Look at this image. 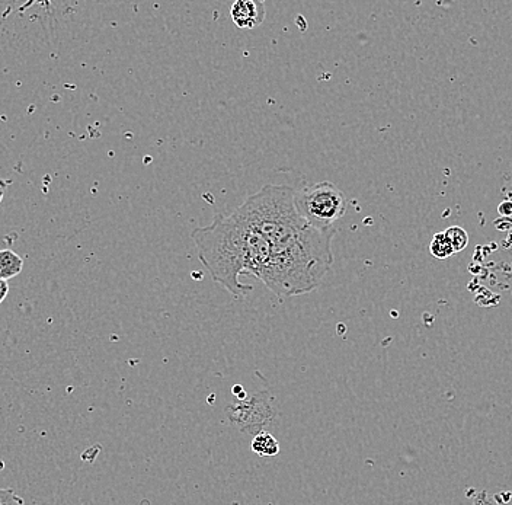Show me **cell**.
I'll return each instance as SVG.
<instances>
[{
	"instance_id": "6da1fadb",
	"label": "cell",
	"mask_w": 512,
	"mask_h": 505,
	"mask_svg": "<svg viewBox=\"0 0 512 505\" xmlns=\"http://www.w3.org/2000/svg\"><path fill=\"white\" fill-rule=\"evenodd\" d=\"M232 214L270 246L271 267L265 286L272 293L293 297L318 289L334 264L336 229L309 225L297 210L294 188L265 185Z\"/></svg>"
},
{
	"instance_id": "7a4b0ae2",
	"label": "cell",
	"mask_w": 512,
	"mask_h": 505,
	"mask_svg": "<svg viewBox=\"0 0 512 505\" xmlns=\"http://www.w3.org/2000/svg\"><path fill=\"white\" fill-rule=\"evenodd\" d=\"M198 258L213 281L235 297L252 292L240 276L249 274L267 281L271 267V249L265 239L238 217L217 214L213 222L192 232Z\"/></svg>"
},
{
	"instance_id": "3957f363",
	"label": "cell",
	"mask_w": 512,
	"mask_h": 505,
	"mask_svg": "<svg viewBox=\"0 0 512 505\" xmlns=\"http://www.w3.org/2000/svg\"><path fill=\"white\" fill-rule=\"evenodd\" d=\"M347 204L345 194L332 182L296 191L297 210L316 229H331L347 213Z\"/></svg>"
},
{
	"instance_id": "277c9868",
	"label": "cell",
	"mask_w": 512,
	"mask_h": 505,
	"mask_svg": "<svg viewBox=\"0 0 512 505\" xmlns=\"http://www.w3.org/2000/svg\"><path fill=\"white\" fill-rule=\"evenodd\" d=\"M274 417L275 411L268 392L255 393L251 398L242 399L226 408L227 423L238 428L242 433L254 434V436L264 433V428Z\"/></svg>"
},
{
	"instance_id": "5b68a950",
	"label": "cell",
	"mask_w": 512,
	"mask_h": 505,
	"mask_svg": "<svg viewBox=\"0 0 512 505\" xmlns=\"http://www.w3.org/2000/svg\"><path fill=\"white\" fill-rule=\"evenodd\" d=\"M230 15H232L236 27L242 28V30H254L264 22L267 9H265L264 3L256 2V0H238L233 3Z\"/></svg>"
},
{
	"instance_id": "8992f818",
	"label": "cell",
	"mask_w": 512,
	"mask_h": 505,
	"mask_svg": "<svg viewBox=\"0 0 512 505\" xmlns=\"http://www.w3.org/2000/svg\"><path fill=\"white\" fill-rule=\"evenodd\" d=\"M24 261L11 249L0 251V280H11L21 273Z\"/></svg>"
},
{
	"instance_id": "52a82bcc",
	"label": "cell",
	"mask_w": 512,
	"mask_h": 505,
	"mask_svg": "<svg viewBox=\"0 0 512 505\" xmlns=\"http://www.w3.org/2000/svg\"><path fill=\"white\" fill-rule=\"evenodd\" d=\"M252 450L258 456L274 457L280 453V443L270 433H259L258 436L252 440Z\"/></svg>"
},
{
	"instance_id": "ba28073f",
	"label": "cell",
	"mask_w": 512,
	"mask_h": 505,
	"mask_svg": "<svg viewBox=\"0 0 512 505\" xmlns=\"http://www.w3.org/2000/svg\"><path fill=\"white\" fill-rule=\"evenodd\" d=\"M430 251L435 258H440V260H444V258H448L450 255L454 254L453 246H451L450 241H448L446 232L438 233V235L434 236Z\"/></svg>"
},
{
	"instance_id": "9c48e42d",
	"label": "cell",
	"mask_w": 512,
	"mask_h": 505,
	"mask_svg": "<svg viewBox=\"0 0 512 505\" xmlns=\"http://www.w3.org/2000/svg\"><path fill=\"white\" fill-rule=\"evenodd\" d=\"M446 235L451 246H453L454 252L462 251V249L466 248L467 241H469V239H467V233L464 232L463 229H448L446 230Z\"/></svg>"
},
{
	"instance_id": "30bf717a",
	"label": "cell",
	"mask_w": 512,
	"mask_h": 505,
	"mask_svg": "<svg viewBox=\"0 0 512 505\" xmlns=\"http://www.w3.org/2000/svg\"><path fill=\"white\" fill-rule=\"evenodd\" d=\"M0 505H24V500L12 489H0Z\"/></svg>"
},
{
	"instance_id": "8fae6325",
	"label": "cell",
	"mask_w": 512,
	"mask_h": 505,
	"mask_svg": "<svg viewBox=\"0 0 512 505\" xmlns=\"http://www.w3.org/2000/svg\"><path fill=\"white\" fill-rule=\"evenodd\" d=\"M9 293L8 281L0 280V303H3V300L6 299Z\"/></svg>"
},
{
	"instance_id": "7c38bea8",
	"label": "cell",
	"mask_w": 512,
	"mask_h": 505,
	"mask_svg": "<svg viewBox=\"0 0 512 505\" xmlns=\"http://www.w3.org/2000/svg\"><path fill=\"white\" fill-rule=\"evenodd\" d=\"M238 392H242V388H240V386H235V388H233V393H238ZM238 398L240 399V401H242V399H245V393H242V395H239Z\"/></svg>"
},
{
	"instance_id": "4fadbf2b",
	"label": "cell",
	"mask_w": 512,
	"mask_h": 505,
	"mask_svg": "<svg viewBox=\"0 0 512 505\" xmlns=\"http://www.w3.org/2000/svg\"><path fill=\"white\" fill-rule=\"evenodd\" d=\"M3 193H5V185L0 182V201H2Z\"/></svg>"
}]
</instances>
